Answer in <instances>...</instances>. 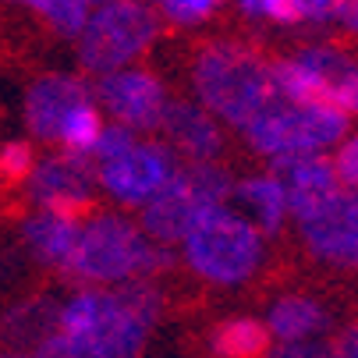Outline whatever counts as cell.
I'll return each mask as SVG.
<instances>
[{
  "label": "cell",
  "instance_id": "obj_1",
  "mask_svg": "<svg viewBox=\"0 0 358 358\" xmlns=\"http://www.w3.org/2000/svg\"><path fill=\"white\" fill-rule=\"evenodd\" d=\"M149 316L135 309L128 287H78L61 298L57 323L39 348L36 358H142L149 334Z\"/></svg>",
  "mask_w": 358,
  "mask_h": 358
},
{
  "label": "cell",
  "instance_id": "obj_2",
  "mask_svg": "<svg viewBox=\"0 0 358 358\" xmlns=\"http://www.w3.org/2000/svg\"><path fill=\"white\" fill-rule=\"evenodd\" d=\"M174 266L171 245L152 241L128 213H85L64 277L78 287H117Z\"/></svg>",
  "mask_w": 358,
  "mask_h": 358
},
{
  "label": "cell",
  "instance_id": "obj_3",
  "mask_svg": "<svg viewBox=\"0 0 358 358\" xmlns=\"http://www.w3.org/2000/svg\"><path fill=\"white\" fill-rule=\"evenodd\" d=\"M188 78L199 103L220 124L238 131L277 96L273 64L238 39L202 43L188 64Z\"/></svg>",
  "mask_w": 358,
  "mask_h": 358
},
{
  "label": "cell",
  "instance_id": "obj_4",
  "mask_svg": "<svg viewBox=\"0 0 358 358\" xmlns=\"http://www.w3.org/2000/svg\"><path fill=\"white\" fill-rule=\"evenodd\" d=\"M178 245L188 273L213 287H241L266 263V234L231 202L202 210Z\"/></svg>",
  "mask_w": 358,
  "mask_h": 358
},
{
  "label": "cell",
  "instance_id": "obj_5",
  "mask_svg": "<svg viewBox=\"0 0 358 358\" xmlns=\"http://www.w3.org/2000/svg\"><path fill=\"white\" fill-rule=\"evenodd\" d=\"M75 39L82 71L99 78L149 54L160 39V15L145 0H99Z\"/></svg>",
  "mask_w": 358,
  "mask_h": 358
},
{
  "label": "cell",
  "instance_id": "obj_6",
  "mask_svg": "<svg viewBox=\"0 0 358 358\" xmlns=\"http://www.w3.org/2000/svg\"><path fill=\"white\" fill-rule=\"evenodd\" d=\"M231 188L234 174L217 160H185L164 181V188L145 206H138V224L152 241L178 245L202 210L231 202Z\"/></svg>",
  "mask_w": 358,
  "mask_h": 358
},
{
  "label": "cell",
  "instance_id": "obj_7",
  "mask_svg": "<svg viewBox=\"0 0 358 358\" xmlns=\"http://www.w3.org/2000/svg\"><path fill=\"white\" fill-rule=\"evenodd\" d=\"M348 114L330 103H301V99L273 96L270 103L255 114L241 135L248 149L259 157H294V152H327L348 131Z\"/></svg>",
  "mask_w": 358,
  "mask_h": 358
},
{
  "label": "cell",
  "instance_id": "obj_8",
  "mask_svg": "<svg viewBox=\"0 0 358 358\" xmlns=\"http://www.w3.org/2000/svg\"><path fill=\"white\" fill-rule=\"evenodd\" d=\"M178 152L157 138H135L128 149L96 164V181L114 206L138 210L164 188V181L178 171Z\"/></svg>",
  "mask_w": 358,
  "mask_h": 358
},
{
  "label": "cell",
  "instance_id": "obj_9",
  "mask_svg": "<svg viewBox=\"0 0 358 358\" xmlns=\"http://www.w3.org/2000/svg\"><path fill=\"white\" fill-rule=\"evenodd\" d=\"M18 188L32 210H57V213L85 217L96 206L99 181H96V164L89 152L57 149V152H43Z\"/></svg>",
  "mask_w": 358,
  "mask_h": 358
},
{
  "label": "cell",
  "instance_id": "obj_10",
  "mask_svg": "<svg viewBox=\"0 0 358 358\" xmlns=\"http://www.w3.org/2000/svg\"><path fill=\"white\" fill-rule=\"evenodd\" d=\"M298 224V238L316 263L334 270H358V188H337Z\"/></svg>",
  "mask_w": 358,
  "mask_h": 358
},
{
  "label": "cell",
  "instance_id": "obj_11",
  "mask_svg": "<svg viewBox=\"0 0 358 358\" xmlns=\"http://www.w3.org/2000/svg\"><path fill=\"white\" fill-rule=\"evenodd\" d=\"M92 96L99 99V107L110 114V121L128 124L138 135L160 131L164 110L171 103V92H167L164 78L149 68H138V64L117 68L110 75H99L96 85H92Z\"/></svg>",
  "mask_w": 358,
  "mask_h": 358
},
{
  "label": "cell",
  "instance_id": "obj_12",
  "mask_svg": "<svg viewBox=\"0 0 358 358\" xmlns=\"http://www.w3.org/2000/svg\"><path fill=\"white\" fill-rule=\"evenodd\" d=\"M92 85L82 75L71 71H46L39 78L29 82L25 96H22V121L32 142H57L61 124L68 121V114L82 103H89Z\"/></svg>",
  "mask_w": 358,
  "mask_h": 358
},
{
  "label": "cell",
  "instance_id": "obj_13",
  "mask_svg": "<svg viewBox=\"0 0 358 358\" xmlns=\"http://www.w3.org/2000/svg\"><path fill=\"white\" fill-rule=\"evenodd\" d=\"M266 164H270L266 171H273L284 185L287 210H291L294 220L313 213L320 202H327L341 188L327 152H294V157H273Z\"/></svg>",
  "mask_w": 358,
  "mask_h": 358
},
{
  "label": "cell",
  "instance_id": "obj_14",
  "mask_svg": "<svg viewBox=\"0 0 358 358\" xmlns=\"http://www.w3.org/2000/svg\"><path fill=\"white\" fill-rule=\"evenodd\" d=\"M160 135L185 160H220L224 152V128L199 99H171Z\"/></svg>",
  "mask_w": 358,
  "mask_h": 358
},
{
  "label": "cell",
  "instance_id": "obj_15",
  "mask_svg": "<svg viewBox=\"0 0 358 358\" xmlns=\"http://www.w3.org/2000/svg\"><path fill=\"white\" fill-rule=\"evenodd\" d=\"M82 217L71 213H57V210H32L22 220V248L29 252V259L43 270H64V263L71 259V248L78 238Z\"/></svg>",
  "mask_w": 358,
  "mask_h": 358
},
{
  "label": "cell",
  "instance_id": "obj_16",
  "mask_svg": "<svg viewBox=\"0 0 358 358\" xmlns=\"http://www.w3.org/2000/svg\"><path fill=\"white\" fill-rule=\"evenodd\" d=\"M231 202H238V213L248 217L255 227H259L266 238L280 234L291 210H287V195H284V185L273 171H259V174H245V178H234V188H231Z\"/></svg>",
  "mask_w": 358,
  "mask_h": 358
},
{
  "label": "cell",
  "instance_id": "obj_17",
  "mask_svg": "<svg viewBox=\"0 0 358 358\" xmlns=\"http://www.w3.org/2000/svg\"><path fill=\"white\" fill-rule=\"evenodd\" d=\"M57 305H61V298H50V294L15 298L8 309L0 313V348L36 351L39 341L57 323Z\"/></svg>",
  "mask_w": 358,
  "mask_h": 358
},
{
  "label": "cell",
  "instance_id": "obj_18",
  "mask_svg": "<svg viewBox=\"0 0 358 358\" xmlns=\"http://www.w3.org/2000/svg\"><path fill=\"white\" fill-rule=\"evenodd\" d=\"M266 330L273 341H305V337H327L334 327V313L313 294H280L266 309Z\"/></svg>",
  "mask_w": 358,
  "mask_h": 358
},
{
  "label": "cell",
  "instance_id": "obj_19",
  "mask_svg": "<svg viewBox=\"0 0 358 358\" xmlns=\"http://www.w3.org/2000/svg\"><path fill=\"white\" fill-rule=\"evenodd\" d=\"M273 337L263 320L252 316H231L210 334L213 358H263L270 351Z\"/></svg>",
  "mask_w": 358,
  "mask_h": 358
},
{
  "label": "cell",
  "instance_id": "obj_20",
  "mask_svg": "<svg viewBox=\"0 0 358 358\" xmlns=\"http://www.w3.org/2000/svg\"><path fill=\"white\" fill-rule=\"evenodd\" d=\"M0 4H18V8H29L32 15H39L50 29L64 39H75L92 11V4L85 0H0Z\"/></svg>",
  "mask_w": 358,
  "mask_h": 358
},
{
  "label": "cell",
  "instance_id": "obj_21",
  "mask_svg": "<svg viewBox=\"0 0 358 358\" xmlns=\"http://www.w3.org/2000/svg\"><path fill=\"white\" fill-rule=\"evenodd\" d=\"M99 128H103V114H99L96 99H89V103H82V107H75L68 114V121L61 124L54 145L71 149V152H89L92 142L99 138Z\"/></svg>",
  "mask_w": 358,
  "mask_h": 358
},
{
  "label": "cell",
  "instance_id": "obj_22",
  "mask_svg": "<svg viewBox=\"0 0 358 358\" xmlns=\"http://www.w3.org/2000/svg\"><path fill=\"white\" fill-rule=\"evenodd\" d=\"M149 4L164 22H171L178 29H192V25L210 22L224 8V0H149Z\"/></svg>",
  "mask_w": 358,
  "mask_h": 358
},
{
  "label": "cell",
  "instance_id": "obj_23",
  "mask_svg": "<svg viewBox=\"0 0 358 358\" xmlns=\"http://www.w3.org/2000/svg\"><path fill=\"white\" fill-rule=\"evenodd\" d=\"M39 152L29 138H8L0 142V185H22L29 171L36 167Z\"/></svg>",
  "mask_w": 358,
  "mask_h": 358
},
{
  "label": "cell",
  "instance_id": "obj_24",
  "mask_svg": "<svg viewBox=\"0 0 358 358\" xmlns=\"http://www.w3.org/2000/svg\"><path fill=\"white\" fill-rule=\"evenodd\" d=\"M330 164L344 188H358V131H344V138L334 145Z\"/></svg>",
  "mask_w": 358,
  "mask_h": 358
},
{
  "label": "cell",
  "instance_id": "obj_25",
  "mask_svg": "<svg viewBox=\"0 0 358 358\" xmlns=\"http://www.w3.org/2000/svg\"><path fill=\"white\" fill-rule=\"evenodd\" d=\"M135 138H138V131H131L128 124H117V121L107 124V121H103V128H99V138H96L92 149H89V157H92V164H99V160L114 157V152L128 149Z\"/></svg>",
  "mask_w": 358,
  "mask_h": 358
},
{
  "label": "cell",
  "instance_id": "obj_26",
  "mask_svg": "<svg viewBox=\"0 0 358 358\" xmlns=\"http://www.w3.org/2000/svg\"><path fill=\"white\" fill-rule=\"evenodd\" d=\"M263 358H334V344L327 337H305V341H277Z\"/></svg>",
  "mask_w": 358,
  "mask_h": 358
},
{
  "label": "cell",
  "instance_id": "obj_27",
  "mask_svg": "<svg viewBox=\"0 0 358 358\" xmlns=\"http://www.w3.org/2000/svg\"><path fill=\"white\" fill-rule=\"evenodd\" d=\"M259 22L298 25L301 22V0H259Z\"/></svg>",
  "mask_w": 358,
  "mask_h": 358
},
{
  "label": "cell",
  "instance_id": "obj_28",
  "mask_svg": "<svg viewBox=\"0 0 358 358\" xmlns=\"http://www.w3.org/2000/svg\"><path fill=\"white\" fill-rule=\"evenodd\" d=\"M337 11H341V0H301V22L327 25L337 22Z\"/></svg>",
  "mask_w": 358,
  "mask_h": 358
},
{
  "label": "cell",
  "instance_id": "obj_29",
  "mask_svg": "<svg viewBox=\"0 0 358 358\" xmlns=\"http://www.w3.org/2000/svg\"><path fill=\"white\" fill-rule=\"evenodd\" d=\"M334 358H358V323L344 327L334 341Z\"/></svg>",
  "mask_w": 358,
  "mask_h": 358
},
{
  "label": "cell",
  "instance_id": "obj_30",
  "mask_svg": "<svg viewBox=\"0 0 358 358\" xmlns=\"http://www.w3.org/2000/svg\"><path fill=\"white\" fill-rule=\"evenodd\" d=\"M337 22H341V25H344L351 36H358V0H341Z\"/></svg>",
  "mask_w": 358,
  "mask_h": 358
},
{
  "label": "cell",
  "instance_id": "obj_31",
  "mask_svg": "<svg viewBox=\"0 0 358 358\" xmlns=\"http://www.w3.org/2000/svg\"><path fill=\"white\" fill-rule=\"evenodd\" d=\"M0 358H36L32 351H11V348H0Z\"/></svg>",
  "mask_w": 358,
  "mask_h": 358
},
{
  "label": "cell",
  "instance_id": "obj_32",
  "mask_svg": "<svg viewBox=\"0 0 358 358\" xmlns=\"http://www.w3.org/2000/svg\"><path fill=\"white\" fill-rule=\"evenodd\" d=\"M85 4H99V0H85Z\"/></svg>",
  "mask_w": 358,
  "mask_h": 358
}]
</instances>
